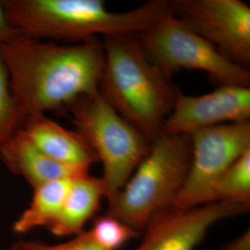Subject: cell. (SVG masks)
<instances>
[{"label": "cell", "mask_w": 250, "mask_h": 250, "mask_svg": "<svg viewBox=\"0 0 250 250\" xmlns=\"http://www.w3.org/2000/svg\"><path fill=\"white\" fill-rule=\"evenodd\" d=\"M0 60L28 118L65 111L75 99L99 91L104 48L98 38L58 44L19 34L1 46Z\"/></svg>", "instance_id": "cell-1"}, {"label": "cell", "mask_w": 250, "mask_h": 250, "mask_svg": "<svg viewBox=\"0 0 250 250\" xmlns=\"http://www.w3.org/2000/svg\"><path fill=\"white\" fill-rule=\"evenodd\" d=\"M10 26L37 40L77 44L105 36H138L170 9V1L150 0L136 9L116 12L102 0H2Z\"/></svg>", "instance_id": "cell-2"}, {"label": "cell", "mask_w": 250, "mask_h": 250, "mask_svg": "<svg viewBox=\"0 0 250 250\" xmlns=\"http://www.w3.org/2000/svg\"><path fill=\"white\" fill-rule=\"evenodd\" d=\"M99 92L107 103L152 142L161 133L177 89L149 61L135 36H105Z\"/></svg>", "instance_id": "cell-3"}, {"label": "cell", "mask_w": 250, "mask_h": 250, "mask_svg": "<svg viewBox=\"0 0 250 250\" xmlns=\"http://www.w3.org/2000/svg\"><path fill=\"white\" fill-rule=\"evenodd\" d=\"M192 158L188 134L161 133L125 187L108 202L106 215L138 231L153 215L171 207L188 177Z\"/></svg>", "instance_id": "cell-4"}, {"label": "cell", "mask_w": 250, "mask_h": 250, "mask_svg": "<svg viewBox=\"0 0 250 250\" xmlns=\"http://www.w3.org/2000/svg\"><path fill=\"white\" fill-rule=\"evenodd\" d=\"M72 124L103 165L107 201L116 196L150 148V144L98 91L66 107Z\"/></svg>", "instance_id": "cell-5"}, {"label": "cell", "mask_w": 250, "mask_h": 250, "mask_svg": "<svg viewBox=\"0 0 250 250\" xmlns=\"http://www.w3.org/2000/svg\"><path fill=\"white\" fill-rule=\"evenodd\" d=\"M136 36L146 57L164 76L182 69L208 73L222 85L250 86V72L234 62L170 11L149 30Z\"/></svg>", "instance_id": "cell-6"}, {"label": "cell", "mask_w": 250, "mask_h": 250, "mask_svg": "<svg viewBox=\"0 0 250 250\" xmlns=\"http://www.w3.org/2000/svg\"><path fill=\"white\" fill-rule=\"evenodd\" d=\"M189 135L192 158L186 183L172 205L177 208L208 204L215 181L250 149V122L216 125Z\"/></svg>", "instance_id": "cell-7"}, {"label": "cell", "mask_w": 250, "mask_h": 250, "mask_svg": "<svg viewBox=\"0 0 250 250\" xmlns=\"http://www.w3.org/2000/svg\"><path fill=\"white\" fill-rule=\"evenodd\" d=\"M170 12L234 62L250 63V8L241 0H174Z\"/></svg>", "instance_id": "cell-8"}, {"label": "cell", "mask_w": 250, "mask_h": 250, "mask_svg": "<svg viewBox=\"0 0 250 250\" xmlns=\"http://www.w3.org/2000/svg\"><path fill=\"white\" fill-rule=\"evenodd\" d=\"M250 206L229 201L192 208L169 207L153 215L135 250H194L217 222L250 210Z\"/></svg>", "instance_id": "cell-9"}, {"label": "cell", "mask_w": 250, "mask_h": 250, "mask_svg": "<svg viewBox=\"0 0 250 250\" xmlns=\"http://www.w3.org/2000/svg\"><path fill=\"white\" fill-rule=\"evenodd\" d=\"M250 119V86L222 85L198 97L186 96L177 89L161 133L189 135L200 129Z\"/></svg>", "instance_id": "cell-10"}, {"label": "cell", "mask_w": 250, "mask_h": 250, "mask_svg": "<svg viewBox=\"0 0 250 250\" xmlns=\"http://www.w3.org/2000/svg\"><path fill=\"white\" fill-rule=\"evenodd\" d=\"M22 132L38 149L64 165L89 170L99 161L77 131L68 130L45 115L28 117Z\"/></svg>", "instance_id": "cell-11"}, {"label": "cell", "mask_w": 250, "mask_h": 250, "mask_svg": "<svg viewBox=\"0 0 250 250\" xmlns=\"http://www.w3.org/2000/svg\"><path fill=\"white\" fill-rule=\"evenodd\" d=\"M0 159L11 173L22 177L33 188L55 180L74 179L89 174V170L54 161L38 149L22 130L0 146Z\"/></svg>", "instance_id": "cell-12"}, {"label": "cell", "mask_w": 250, "mask_h": 250, "mask_svg": "<svg viewBox=\"0 0 250 250\" xmlns=\"http://www.w3.org/2000/svg\"><path fill=\"white\" fill-rule=\"evenodd\" d=\"M103 197L105 188L101 177L86 174L73 179L61 212L48 230L57 236L80 234L99 210Z\"/></svg>", "instance_id": "cell-13"}, {"label": "cell", "mask_w": 250, "mask_h": 250, "mask_svg": "<svg viewBox=\"0 0 250 250\" xmlns=\"http://www.w3.org/2000/svg\"><path fill=\"white\" fill-rule=\"evenodd\" d=\"M72 180H55L34 188L32 201L13 224V231L25 233L39 227L48 228L61 212Z\"/></svg>", "instance_id": "cell-14"}, {"label": "cell", "mask_w": 250, "mask_h": 250, "mask_svg": "<svg viewBox=\"0 0 250 250\" xmlns=\"http://www.w3.org/2000/svg\"><path fill=\"white\" fill-rule=\"evenodd\" d=\"M221 201L250 206V149L224 170L210 188L208 203Z\"/></svg>", "instance_id": "cell-15"}, {"label": "cell", "mask_w": 250, "mask_h": 250, "mask_svg": "<svg viewBox=\"0 0 250 250\" xmlns=\"http://www.w3.org/2000/svg\"><path fill=\"white\" fill-rule=\"evenodd\" d=\"M26 120L12 95L8 72L0 60V146L22 130Z\"/></svg>", "instance_id": "cell-16"}, {"label": "cell", "mask_w": 250, "mask_h": 250, "mask_svg": "<svg viewBox=\"0 0 250 250\" xmlns=\"http://www.w3.org/2000/svg\"><path fill=\"white\" fill-rule=\"evenodd\" d=\"M95 242L106 250H120L139 232L110 216L97 217L89 230Z\"/></svg>", "instance_id": "cell-17"}, {"label": "cell", "mask_w": 250, "mask_h": 250, "mask_svg": "<svg viewBox=\"0 0 250 250\" xmlns=\"http://www.w3.org/2000/svg\"><path fill=\"white\" fill-rule=\"evenodd\" d=\"M9 250H106L93 239L89 231L81 232L70 241L48 245L40 241H19Z\"/></svg>", "instance_id": "cell-18"}, {"label": "cell", "mask_w": 250, "mask_h": 250, "mask_svg": "<svg viewBox=\"0 0 250 250\" xmlns=\"http://www.w3.org/2000/svg\"><path fill=\"white\" fill-rule=\"evenodd\" d=\"M17 35H19L18 32L10 26L9 21H7L2 3L0 1V48L7 41Z\"/></svg>", "instance_id": "cell-19"}, {"label": "cell", "mask_w": 250, "mask_h": 250, "mask_svg": "<svg viewBox=\"0 0 250 250\" xmlns=\"http://www.w3.org/2000/svg\"><path fill=\"white\" fill-rule=\"evenodd\" d=\"M223 250H250V229L243 233L240 237L227 244Z\"/></svg>", "instance_id": "cell-20"}, {"label": "cell", "mask_w": 250, "mask_h": 250, "mask_svg": "<svg viewBox=\"0 0 250 250\" xmlns=\"http://www.w3.org/2000/svg\"></svg>", "instance_id": "cell-21"}]
</instances>
